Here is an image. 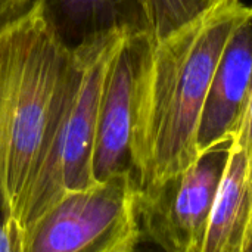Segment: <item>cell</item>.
I'll list each match as a JSON object with an SVG mask.
<instances>
[{"instance_id":"obj_1","label":"cell","mask_w":252,"mask_h":252,"mask_svg":"<svg viewBox=\"0 0 252 252\" xmlns=\"http://www.w3.org/2000/svg\"><path fill=\"white\" fill-rule=\"evenodd\" d=\"M252 6L226 1L151 41L134 99L131 155L140 188L174 174L198 158L196 133L220 55Z\"/></svg>"},{"instance_id":"obj_12","label":"cell","mask_w":252,"mask_h":252,"mask_svg":"<svg viewBox=\"0 0 252 252\" xmlns=\"http://www.w3.org/2000/svg\"><path fill=\"white\" fill-rule=\"evenodd\" d=\"M233 137L245 151L247 161H248V177H250V185H251L252 190V92L248 102H247V106L242 112L241 121L238 124V128H236Z\"/></svg>"},{"instance_id":"obj_9","label":"cell","mask_w":252,"mask_h":252,"mask_svg":"<svg viewBox=\"0 0 252 252\" xmlns=\"http://www.w3.org/2000/svg\"><path fill=\"white\" fill-rule=\"evenodd\" d=\"M252 235V190L244 148L235 140L210 216L202 252H247Z\"/></svg>"},{"instance_id":"obj_13","label":"cell","mask_w":252,"mask_h":252,"mask_svg":"<svg viewBox=\"0 0 252 252\" xmlns=\"http://www.w3.org/2000/svg\"><path fill=\"white\" fill-rule=\"evenodd\" d=\"M32 0H0V25L27 9Z\"/></svg>"},{"instance_id":"obj_5","label":"cell","mask_w":252,"mask_h":252,"mask_svg":"<svg viewBox=\"0 0 252 252\" xmlns=\"http://www.w3.org/2000/svg\"><path fill=\"white\" fill-rule=\"evenodd\" d=\"M233 137L208 148L186 168L140 188L142 233L168 252H202L216 193Z\"/></svg>"},{"instance_id":"obj_2","label":"cell","mask_w":252,"mask_h":252,"mask_svg":"<svg viewBox=\"0 0 252 252\" xmlns=\"http://www.w3.org/2000/svg\"><path fill=\"white\" fill-rule=\"evenodd\" d=\"M74 77V49L55 32L40 0L0 25V210L22 229Z\"/></svg>"},{"instance_id":"obj_14","label":"cell","mask_w":252,"mask_h":252,"mask_svg":"<svg viewBox=\"0 0 252 252\" xmlns=\"http://www.w3.org/2000/svg\"><path fill=\"white\" fill-rule=\"evenodd\" d=\"M247 252H252V235H251V241L248 244V248H247Z\"/></svg>"},{"instance_id":"obj_8","label":"cell","mask_w":252,"mask_h":252,"mask_svg":"<svg viewBox=\"0 0 252 252\" xmlns=\"http://www.w3.org/2000/svg\"><path fill=\"white\" fill-rule=\"evenodd\" d=\"M40 4L55 32L71 49L114 31L148 32L140 0H40Z\"/></svg>"},{"instance_id":"obj_11","label":"cell","mask_w":252,"mask_h":252,"mask_svg":"<svg viewBox=\"0 0 252 252\" xmlns=\"http://www.w3.org/2000/svg\"><path fill=\"white\" fill-rule=\"evenodd\" d=\"M0 252H27L24 229L3 210H0Z\"/></svg>"},{"instance_id":"obj_7","label":"cell","mask_w":252,"mask_h":252,"mask_svg":"<svg viewBox=\"0 0 252 252\" xmlns=\"http://www.w3.org/2000/svg\"><path fill=\"white\" fill-rule=\"evenodd\" d=\"M252 92V9L227 40L216 65L198 133V155L235 136Z\"/></svg>"},{"instance_id":"obj_3","label":"cell","mask_w":252,"mask_h":252,"mask_svg":"<svg viewBox=\"0 0 252 252\" xmlns=\"http://www.w3.org/2000/svg\"><path fill=\"white\" fill-rule=\"evenodd\" d=\"M114 31L74 49L75 77L50 155L38 176L24 213V230L65 192L96 183L92 158L97 111L108 65L126 34Z\"/></svg>"},{"instance_id":"obj_6","label":"cell","mask_w":252,"mask_h":252,"mask_svg":"<svg viewBox=\"0 0 252 252\" xmlns=\"http://www.w3.org/2000/svg\"><path fill=\"white\" fill-rule=\"evenodd\" d=\"M152 38L146 31L124 35L100 92L92 168L96 182L120 171H133L131 139L139 69Z\"/></svg>"},{"instance_id":"obj_4","label":"cell","mask_w":252,"mask_h":252,"mask_svg":"<svg viewBox=\"0 0 252 252\" xmlns=\"http://www.w3.org/2000/svg\"><path fill=\"white\" fill-rule=\"evenodd\" d=\"M140 186L120 171L61 195L30 227L27 252H131L142 239Z\"/></svg>"},{"instance_id":"obj_10","label":"cell","mask_w":252,"mask_h":252,"mask_svg":"<svg viewBox=\"0 0 252 252\" xmlns=\"http://www.w3.org/2000/svg\"><path fill=\"white\" fill-rule=\"evenodd\" d=\"M226 1L239 0H140L152 41L170 35L207 10Z\"/></svg>"}]
</instances>
